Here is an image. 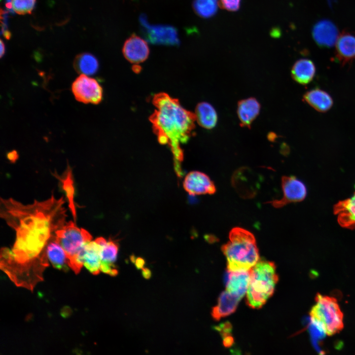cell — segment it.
Segmentation results:
<instances>
[{
    "mask_svg": "<svg viewBox=\"0 0 355 355\" xmlns=\"http://www.w3.org/2000/svg\"><path fill=\"white\" fill-rule=\"evenodd\" d=\"M64 198L52 195L43 201L24 205L12 198H1L0 217L13 229L16 240L12 250L2 253L0 265L12 280L28 284L43 278L49 265L46 246L66 223Z\"/></svg>",
    "mask_w": 355,
    "mask_h": 355,
    "instance_id": "6da1fadb",
    "label": "cell"
},
{
    "mask_svg": "<svg viewBox=\"0 0 355 355\" xmlns=\"http://www.w3.org/2000/svg\"><path fill=\"white\" fill-rule=\"evenodd\" d=\"M152 103L155 109L150 121L154 132L160 143L170 146L178 164L183 157L180 144L187 142L193 134L195 115L165 93L155 95Z\"/></svg>",
    "mask_w": 355,
    "mask_h": 355,
    "instance_id": "7a4b0ae2",
    "label": "cell"
},
{
    "mask_svg": "<svg viewBox=\"0 0 355 355\" xmlns=\"http://www.w3.org/2000/svg\"><path fill=\"white\" fill-rule=\"evenodd\" d=\"M226 257L228 271H247L259 260V254L253 234L241 227L232 228L229 241L221 247Z\"/></svg>",
    "mask_w": 355,
    "mask_h": 355,
    "instance_id": "3957f363",
    "label": "cell"
},
{
    "mask_svg": "<svg viewBox=\"0 0 355 355\" xmlns=\"http://www.w3.org/2000/svg\"><path fill=\"white\" fill-rule=\"evenodd\" d=\"M246 302L253 309L261 308L273 295L278 276L273 262L261 260L249 270Z\"/></svg>",
    "mask_w": 355,
    "mask_h": 355,
    "instance_id": "277c9868",
    "label": "cell"
},
{
    "mask_svg": "<svg viewBox=\"0 0 355 355\" xmlns=\"http://www.w3.org/2000/svg\"><path fill=\"white\" fill-rule=\"evenodd\" d=\"M316 304L310 312L311 320L319 325L326 335L339 332L344 327L343 314L337 300L332 297L317 293Z\"/></svg>",
    "mask_w": 355,
    "mask_h": 355,
    "instance_id": "5b68a950",
    "label": "cell"
},
{
    "mask_svg": "<svg viewBox=\"0 0 355 355\" xmlns=\"http://www.w3.org/2000/svg\"><path fill=\"white\" fill-rule=\"evenodd\" d=\"M55 234L66 252L69 267L76 274L77 259L86 244L91 241L92 236L85 229L77 227L71 221L66 222Z\"/></svg>",
    "mask_w": 355,
    "mask_h": 355,
    "instance_id": "8992f818",
    "label": "cell"
},
{
    "mask_svg": "<svg viewBox=\"0 0 355 355\" xmlns=\"http://www.w3.org/2000/svg\"><path fill=\"white\" fill-rule=\"evenodd\" d=\"M141 31L144 38L153 44L178 46L180 40L177 28L169 25L150 24L145 14L139 17Z\"/></svg>",
    "mask_w": 355,
    "mask_h": 355,
    "instance_id": "52a82bcc",
    "label": "cell"
},
{
    "mask_svg": "<svg viewBox=\"0 0 355 355\" xmlns=\"http://www.w3.org/2000/svg\"><path fill=\"white\" fill-rule=\"evenodd\" d=\"M71 91L75 99L84 104H98L102 100L103 88L99 82L85 74H80L73 82Z\"/></svg>",
    "mask_w": 355,
    "mask_h": 355,
    "instance_id": "ba28073f",
    "label": "cell"
},
{
    "mask_svg": "<svg viewBox=\"0 0 355 355\" xmlns=\"http://www.w3.org/2000/svg\"><path fill=\"white\" fill-rule=\"evenodd\" d=\"M283 196L282 198L267 203L275 208H280L290 203L303 201L307 195L305 184L294 176H283L282 178Z\"/></svg>",
    "mask_w": 355,
    "mask_h": 355,
    "instance_id": "9c48e42d",
    "label": "cell"
},
{
    "mask_svg": "<svg viewBox=\"0 0 355 355\" xmlns=\"http://www.w3.org/2000/svg\"><path fill=\"white\" fill-rule=\"evenodd\" d=\"M183 186L192 195L213 194L216 192L215 186L210 177L199 171L189 173L184 178Z\"/></svg>",
    "mask_w": 355,
    "mask_h": 355,
    "instance_id": "30bf717a",
    "label": "cell"
},
{
    "mask_svg": "<svg viewBox=\"0 0 355 355\" xmlns=\"http://www.w3.org/2000/svg\"><path fill=\"white\" fill-rule=\"evenodd\" d=\"M122 51L125 58L135 64L145 61L149 54L147 42L135 34H133L126 40Z\"/></svg>",
    "mask_w": 355,
    "mask_h": 355,
    "instance_id": "8fae6325",
    "label": "cell"
},
{
    "mask_svg": "<svg viewBox=\"0 0 355 355\" xmlns=\"http://www.w3.org/2000/svg\"><path fill=\"white\" fill-rule=\"evenodd\" d=\"M312 35L316 43L322 47L333 46L339 36L336 26L327 20H321L315 24Z\"/></svg>",
    "mask_w": 355,
    "mask_h": 355,
    "instance_id": "7c38bea8",
    "label": "cell"
},
{
    "mask_svg": "<svg viewBox=\"0 0 355 355\" xmlns=\"http://www.w3.org/2000/svg\"><path fill=\"white\" fill-rule=\"evenodd\" d=\"M335 44V57L342 66L355 60V34L349 32L342 33Z\"/></svg>",
    "mask_w": 355,
    "mask_h": 355,
    "instance_id": "4fadbf2b",
    "label": "cell"
},
{
    "mask_svg": "<svg viewBox=\"0 0 355 355\" xmlns=\"http://www.w3.org/2000/svg\"><path fill=\"white\" fill-rule=\"evenodd\" d=\"M333 211L337 215L338 222L342 227L355 229V193L352 197L336 204Z\"/></svg>",
    "mask_w": 355,
    "mask_h": 355,
    "instance_id": "5bb4252c",
    "label": "cell"
},
{
    "mask_svg": "<svg viewBox=\"0 0 355 355\" xmlns=\"http://www.w3.org/2000/svg\"><path fill=\"white\" fill-rule=\"evenodd\" d=\"M249 270L231 272L225 277L226 290L242 299L246 293L249 282Z\"/></svg>",
    "mask_w": 355,
    "mask_h": 355,
    "instance_id": "9a60e30c",
    "label": "cell"
},
{
    "mask_svg": "<svg viewBox=\"0 0 355 355\" xmlns=\"http://www.w3.org/2000/svg\"><path fill=\"white\" fill-rule=\"evenodd\" d=\"M118 251V243L111 239L102 246L101 271L111 276L117 275L118 271L114 264L117 259Z\"/></svg>",
    "mask_w": 355,
    "mask_h": 355,
    "instance_id": "2e32d148",
    "label": "cell"
},
{
    "mask_svg": "<svg viewBox=\"0 0 355 355\" xmlns=\"http://www.w3.org/2000/svg\"><path fill=\"white\" fill-rule=\"evenodd\" d=\"M46 253L48 259L55 268L65 272L69 270L67 255L55 234L52 237L46 246Z\"/></svg>",
    "mask_w": 355,
    "mask_h": 355,
    "instance_id": "e0dca14e",
    "label": "cell"
},
{
    "mask_svg": "<svg viewBox=\"0 0 355 355\" xmlns=\"http://www.w3.org/2000/svg\"><path fill=\"white\" fill-rule=\"evenodd\" d=\"M303 101L320 112L329 110L333 105V101L327 92L320 88H315L306 92L303 95Z\"/></svg>",
    "mask_w": 355,
    "mask_h": 355,
    "instance_id": "ac0fdd59",
    "label": "cell"
},
{
    "mask_svg": "<svg viewBox=\"0 0 355 355\" xmlns=\"http://www.w3.org/2000/svg\"><path fill=\"white\" fill-rule=\"evenodd\" d=\"M241 299L227 290L220 295L216 306L213 308L212 316L216 320L234 313Z\"/></svg>",
    "mask_w": 355,
    "mask_h": 355,
    "instance_id": "d6986e66",
    "label": "cell"
},
{
    "mask_svg": "<svg viewBox=\"0 0 355 355\" xmlns=\"http://www.w3.org/2000/svg\"><path fill=\"white\" fill-rule=\"evenodd\" d=\"M316 68L312 61L307 59L297 60L293 65L291 72L292 78L297 83L306 85L314 79Z\"/></svg>",
    "mask_w": 355,
    "mask_h": 355,
    "instance_id": "ffe728a7",
    "label": "cell"
},
{
    "mask_svg": "<svg viewBox=\"0 0 355 355\" xmlns=\"http://www.w3.org/2000/svg\"><path fill=\"white\" fill-rule=\"evenodd\" d=\"M102 246L95 240L88 242L85 247L83 265L92 274H99L101 260Z\"/></svg>",
    "mask_w": 355,
    "mask_h": 355,
    "instance_id": "44dd1931",
    "label": "cell"
},
{
    "mask_svg": "<svg viewBox=\"0 0 355 355\" xmlns=\"http://www.w3.org/2000/svg\"><path fill=\"white\" fill-rule=\"evenodd\" d=\"M260 106L254 98L241 101L238 104L237 113L242 125L249 126L259 114Z\"/></svg>",
    "mask_w": 355,
    "mask_h": 355,
    "instance_id": "7402d4cb",
    "label": "cell"
},
{
    "mask_svg": "<svg viewBox=\"0 0 355 355\" xmlns=\"http://www.w3.org/2000/svg\"><path fill=\"white\" fill-rule=\"evenodd\" d=\"M195 115L199 124L206 129H212L216 124V112L213 107L208 103H199L196 108Z\"/></svg>",
    "mask_w": 355,
    "mask_h": 355,
    "instance_id": "603a6c76",
    "label": "cell"
},
{
    "mask_svg": "<svg viewBox=\"0 0 355 355\" xmlns=\"http://www.w3.org/2000/svg\"><path fill=\"white\" fill-rule=\"evenodd\" d=\"M97 59L91 53H81L74 58L73 67L75 71L80 74L93 75L99 69Z\"/></svg>",
    "mask_w": 355,
    "mask_h": 355,
    "instance_id": "cb8c5ba5",
    "label": "cell"
},
{
    "mask_svg": "<svg viewBox=\"0 0 355 355\" xmlns=\"http://www.w3.org/2000/svg\"><path fill=\"white\" fill-rule=\"evenodd\" d=\"M62 184V187L66 197L68 199L69 207L72 213L75 222L76 220V212L74 201L75 189L72 178V171L69 165L68 166L63 177H57Z\"/></svg>",
    "mask_w": 355,
    "mask_h": 355,
    "instance_id": "d4e9b609",
    "label": "cell"
},
{
    "mask_svg": "<svg viewBox=\"0 0 355 355\" xmlns=\"http://www.w3.org/2000/svg\"><path fill=\"white\" fill-rule=\"evenodd\" d=\"M218 5V0H194L192 4L194 12L204 18H210L214 15Z\"/></svg>",
    "mask_w": 355,
    "mask_h": 355,
    "instance_id": "484cf974",
    "label": "cell"
},
{
    "mask_svg": "<svg viewBox=\"0 0 355 355\" xmlns=\"http://www.w3.org/2000/svg\"><path fill=\"white\" fill-rule=\"evenodd\" d=\"M36 0H11L10 6L15 12L20 15L31 14Z\"/></svg>",
    "mask_w": 355,
    "mask_h": 355,
    "instance_id": "4316f807",
    "label": "cell"
},
{
    "mask_svg": "<svg viewBox=\"0 0 355 355\" xmlns=\"http://www.w3.org/2000/svg\"><path fill=\"white\" fill-rule=\"evenodd\" d=\"M241 0H219L218 5L221 8L230 11H236L240 6Z\"/></svg>",
    "mask_w": 355,
    "mask_h": 355,
    "instance_id": "83f0119b",
    "label": "cell"
},
{
    "mask_svg": "<svg viewBox=\"0 0 355 355\" xmlns=\"http://www.w3.org/2000/svg\"><path fill=\"white\" fill-rule=\"evenodd\" d=\"M134 264L137 269H142L145 264V261L142 258L138 257L136 258Z\"/></svg>",
    "mask_w": 355,
    "mask_h": 355,
    "instance_id": "f1b7e54d",
    "label": "cell"
},
{
    "mask_svg": "<svg viewBox=\"0 0 355 355\" xmlns=\"http://www.w3.org/2000/svg\"><path fill=\"white\" fill-rule=\"evenodd\" d=\"M142 274L143 277L145 279H149L151 276V272L147 268H143Z\"/></svg>",
    "mask_w": 355,
    "mask_h": 355,
    "instance_id": "f546056e",
    "label": "cell"
},
{
    "mask_svg": "<svg viewBox=\"0 0 355 355\" xmlns=\"http://www.w3.org/2000/svg\"><path fill=\"white\" fill-rule=\"evenodd\" d=\"M7 158L11 161L14 162L18 158V154L15 150L10 151L7 154Z\"/></svg>",
    "mask_w": 355,
    "mask_h": 355,
    "instance_id": "4dcf8cb0",
    "label": "cell"
},
{
    "mask_svg": "<svg viewBox=\"0 0 355 355\" xmlns=\"http://www.w3.org/2000/svg\"><path fill=\"white\" fill-rule=\"evenodd\" d=\"M5 53V46L2 40H0V57L1 58Z\"/></svg>",
    "mask_w": 355,
    "mask_h": 355,
    "instance_id": "1f68e13d",
    "label": "cell"
}]
</instances>
